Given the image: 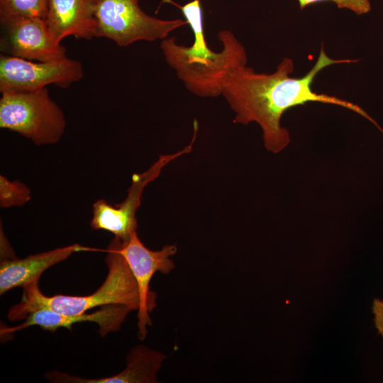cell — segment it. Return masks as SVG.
Here are the masks:
<instances>
[{
  "label": "cell",
  "instance_id": "obj_1",
  "mask_svg": "<svg viewBox=\"0 0 383 383\" xmlns=\"http://www.w3.org/2000/svg\"><path fill=\"white\" fill-rule=\"evenodd\" d=\"M355 62V60L332 59L322 46L316 63L301 78L290 77L294 66L292 60L287 57L271 74L257 72L245 65L232 74L222 95L235 113L233 122L258 124L262 131L265 148L274 154L284 150L290 143L289 131L281 125L282 115L288 109L308 102L330 104L348 109L382 131L375 121L357 104L312 89L316 76L325 67Z\"/></svg>",
  "mask_w": 383,
  "mask_h": 383
},
{
  "label": "cell",
  "instance_id": "obj_2",
  "mask_svg": "<svg viewBox=\"0 0 383 383\" xmlns=\"http://www.w3.org/2000/svg\"><path fill=\"white\" fill-rule=\"evenodd\" d=\"M179 8L193 32L194 41L185 46L177 43L175 36L162 40L165 61L192 94L200 97L222 95L232 74L246 65L245 49L231 31L223 30L218 33L222 50L213 51L205 38L200 0Z\"/></svg>",
  "mask_w": 383,
  "mask_h": 383
},
{
  "label": "cell",
  "instance_id": "obj_3",
  "mask_svg": "<svg viewBox=\"0 0 383 383\" xmlns=\"http://www.w3.org/2000/svg\"><path fill=\"white\" fill-rule=\"evenodd\" d=\"M122 240L114 238L109 243L105 258L109 272L102 285L93 294L82 296L44 295L35 282L24 287L21 301L8 313L11 321L26 318L31 312L48 309L67 315L85 313L96 306L109 304L124 305L138 310L139 294L131 269L121 252Z\"/></svg>",
  "mask_w": 383,
  "mask_h": 383
},
{
  "label": "cell",
  "instance_id": "obj_4",
  "mask_svg": "<svg viewBox=\"0 0 383 383\" xmlns=\"http://www.w3.org/2000/svg\"><path fill=\"white\" fill-rule=\"evenodd\" d=\"M0 127L20 134L36 145H46L60 140L66 120L47 88L4 91L0 98Z\"/></svg>",
  "mask_w": 383,
  "mask_h": 383
},
{
  "label": "cell",
  "instance_id": "obj_5",
  "mask_svg": "<svg viewBox=\"0 0 383 383\" xmlns=\"http://www.w3.org/2000/svg\"><path fill=\"white\" fill-rule=\"evenodd\" d=\"M96 37L113 40L120 47L138 41L163 40L188 25L186 20H162L145 13L138 0H99L95 13Z\"/></svg>",
  "mask_w": 383,
  "mask_h": 383
},
{
  "label": "cell",
  "instance_id": "obj_6",
  "mask_svg": "<svg viewBox=\"0 0 383 383\" xmlns=\"http://www.w3.org/2000/svg\"><path fill=\"white\" fill-rule=\"evenodd\" d=\"M198 129V122L194 120V133L188 145L175 153L160 155L157 161L145 172L133 174L128 195L121 203L113 206L104 199L94 203L90 226L94 230L112 233L115 238L122 241L126 240L133 232L136 231L138 224L135 214L140 205L144 189L160 175L162 170L170 162L192 151Z\"/></svg>",
  "mask_w": 383,
  "mask_h": 383
},
{
  "label": "cell",
  "instance_id": "obj_7",
  "mask_svg": "<svg viewBox=\"0 0 383 383\" xmlns=\"http://www.w3.org/2000/svg\"><path fill=\"white\" fill-rule=\"evenodd\" d=\"M84 76L82 64L67 57L35 62L9 55L0 57V91H32L54 84L67 88Z\"/></svg>",
  "mask_w": 383,
  "mask_h": 383
},
{
  "label": "cell",
  "instance_id": "obj_8",
  "mask_svg": "<svg viewBox=\"0 0 383 383\" xmlns=\"http://www.w3.org/2000/svg\"><path fill=\"white\" fill-rule=\"evenodd\" d=\"M177 251L176 245H166L161 250L148 249L141 242L136 231L122 241L121 252L124 256L136 282L139 294L138 309V337L143 340L148 326L152 324L149 313L156 306V294L150 289V282L157 272L170 273L174 264L170 258Z\"/></svg>",
  "mask_w": 383,
  "mask_h": 383
},
{
  "label": "cell",
  "instance_id": "obj_9",
  "mask_svg": "<svg viewBox=\"0 0 383 383\" xmlns=\"http://www.w3.org/2000/svg\"><path fill=\"white\" fill-rule=\"evenodd\" d=\"M4 27L1 45L9 55L35 62L67 57L65 48L55 40L44 18H24Z\"/></svg>",
  "mask_w": 383,
  "mask_h": 383
},
{
  "label": "cell",
  "instance_id": "obj_10",
  "mask_svg": "<svg viewBox=\"0 0 383 383\" xmlns=\"http://www.w3.org/2000/svg\"><path fill=\"white\" fill-rule=\"evenodd\" d=\"M131 311L132 310L128 306L120 304L106 305L94 313L85 312L74 315L42 309L30 313L26 321L20 325L1 328V335H7L33 326L52 332L60 328L71 330L75 323L93 322L99 326L100 335L105 336L111 332L118 331Z\"/></svg>",
  "mask_w": 383,
  "mask_h": 383
},
{
  "label": "cell",
  "instance_id": "obj_11",
  "mask_svg": "<svg viewBox=\"0 0 383 383\" xmlns=\"http://www.w3.org/2000/svg\"><path fill=\"white\" fill-rule=\"evenodd\" d=\"M99 0H48L45 18L55 40L60 43L72 35L77 39L96 37L95 16Z\"/></svg>",
  "mask_w": 383,
  "mask_h": 383
},
{
  "label": "cell",
  "instance_id": "obj_12",
  "mask_svg": "<svg viewBox=\"0 0 383 383\" xmlns=\"http://www.w3.org/2000/svg\"><path fill=\"white\" fill-rule=\"evenodd\" d=\"M87 248L78 244L30 255L23 259L16 257L1 259L0 294L18 287H26L38 279L43 272L67 259L72 253Z\"/></svg>",
  "mask_w": 383,
  "mask_h": 383
},
{
  "label": "cell",
  "instance_id": "obj_13",
  "mask_svg": "<svg viewBox=\"0 0 383 383\" xmlns=\"http://www.w3.org/2000/svg\"><path fill=\"white\" fill-rule=\"evenodd\" d=\"M167 356L145 345L133 347L126 357L127 365L116 375L97 379H84L59 372L46 375L53 382L70 383H155L157 374Z\"/></svg>",
  "mask_w": 383,
  "mask_h": 383
},
{
  "label": "cell",
  "instance_id": "obj_14",
  "mask_svg": "<svg viewBox=\"0 0 383 383\" xmlns=\"http://www.w3.org/2000/svg\"><path fill=\"white\" fill-rule=\"evenodd\" d=\"M48 0H0V21L6 26L24 18H45Z\"/></svg>",
  "mask_w": 383,
  "mask_h": 383
},
{
  "label": "cell",
  "instance_id": "obj_15",
  "mask_svg": "<svg viewBox=\"0 0 383 383\" xmlns=\"http://www.w3.org/2000/svg\"><path fill=\"white\" fill-rule=\"evenodd\" d=\"M31 199L29 187L19 180L11 181L0 175V206L8 209L21 206Z\"/></svg>",
  "mask_w": 383,
  "mask_h": 383
},
{
  "label": "cell",
  "instance_id": "obj_16",
  "mask_svg": "<svg viewBox=\"0 0 383 383\" xmlns=\"http://www.w3.org/2000/svg\"><path fill=\"white\" fill-rule=\"evenodd\" d=\"M331 1L340 9H345L352 11L357 15L367 13L371 10L370 0H298L300 9L320 1Z\"/></svg>",
  "mask_w": 383,
  "mask_h": 383
},
{
  "label": "cell",
  "instance_id": "obj_17",
  "mask_svg": "<svg viewBox=\"0 0 383 383\" xmlns=\"http://www.w3.org/2000/svg\"><path fill=\"white\" fill-rule=\"evenodd\" d=\"M374 326L378 333L383 337V301L374 299L372 307Z\"/></svg>",
  "mask_w": 383,
  "mask_h": 383
}]
</instances>
